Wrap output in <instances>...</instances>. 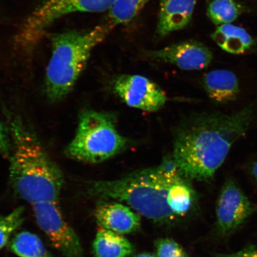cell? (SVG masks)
I'll list each match as a JSON object with an SVG mask.
<instances>
[{
  "label": "cell",
  "instance_id": "ffe728a7",
  "mask_svg": "<svg viewBox=\"0 0 257 257\" xmlns=\"http://www.w3.org/2000/svg\"><path fill=\"white\" fill-rule=\"evenodd\" d=\"M157 257H188L185 249L172 239L162 238L155 243Z\"/></svg>",
  "mask_w": 257,
  "mask_h": 257
},
{
  "label": "cell",
  "instance_id": "8fae6325",
  "mask_svg": "<svg viewBox=\"0 0 257 257\" xmlns=\"http://www.w3.org/2000/svg\"><path fill=\"white\" fill-rule=\"evenodd\" d=\"M94 215L100 227L121 234L136 232L141 226L140 215L119 202L101 201Z\"/></svg>",
  "mask_w": 257,
  "mask_h": 257
},
{
  "label": "cell",
  "instance_id": "ba28073f",
  "mask_svg": "<svg viewBox=\"0 0 257 257\" xmlns=\"http://www.w3.org/2000/svg\"><path fill=\"white\" fill-rule=\"evenodd\" d=\"M114 94L131 107L156 112L165 105L167 97L158 85L139 75L123 74L114 80Z\"/></svg>",
  "mask_w": 257,
  "mask_h": 257
},
{
  "label": "cell",
  "instance_id": "277c9868",
  "mask_svg": "<svg viewBox=\"0 0 257 257\" xmlns=\"http://www.w3.org/2000/svg\"><path fill=\"white\" fill-rule=\"evenodd\" d=\"M114 27L107 22L88 31H67L51 37L52 55L45 82L48 100L57 102L66 97L85 69L92 50Z\"/></svg>",
  "mask_w": 257,
  "mask_h": 257
},
{
  "label": "cell",
  "instance_id": "9a60e30c",
  "mask_svg": "<svg viewBox=\"0 0 257 257\" xmlns=\"http://www.w3.org/2000/svg\"><path fill=\"white\" fill-rule=\"evenodd\" d=\"M212 39L227 53H245L253 44L250 35L244 29L231 24L219 26L211 35Z\"/></svg>",
  "mask_w": 257,
  "mask_h": 257
},
{
  "label": "cell",
  "instance_id": "9c48e42d",
  "mask_svg": "<svg viewBox=\"0 0 257 257\" xmlns=\"http://www.w3.org/2000/svg\"><path fill=\"white\" fill-rule=\"evenodd\" d=\"M255 208L245 193L232 179L221 188L216 204L217 226L219 233L229 235L251 216Z\"/></svg>",
  "mask_w": 257,
  "mask_h": 257
},
{
  "label": "cell",
  "instance_id": "8992f818",
  "mask_svg": "<svg viewBox=\"0 0 257 257\" xmlns=\"http://www.w3.org/2000/svg\"><path fill=\"white\" fill-rule=\"evenodd\" d=\"M117 0H46L26 18L16 37L19 48L30 51L39 43L54 22L76 12L110 10Z\"/></svg>",
  "mask_w": 257,
  "mask_h": 257
},
{
  "label": "cell",
  "instance_id": "e0dca14e",
  "mask_svg": "<svg viewBox=\"0 0 257 257\" xmlns=\"http://www.w3.org/2000/svg\"><path fill=\"white\" fill-rule=\"evenodd\" d=\"M150 0H117L108 14V23L115 26L130 23Z\"/></svg>",
  "mask_w": 257,
  "mask_h": 257
},
{
  "label": "cell",
  "instance_id": "2e32d148",
  "mask_svg": "<svg viewBox=\"0 0 257 257\" xmlns=\"http://www.w3.org/2000/svg\"><path fill=\"white\" fill-rule=\"evenodd\" d=\"M8 248L19 257H56L37 234L22 231L12 236Z\"/></svg>",
  "mask_w": 257,
  "mask_h": 257
},
{
  "label": "cell",
  "instance_id": "603a6c76",
  "mask_svg": "<svg viewBox=\"0 0 257 257\" xmlns=\"http://www.w3.org/2000/svg\"><path fill=\"white\" fill-rule=\"evenodd\" d=\"M249 172L257 184V162L253 163L251 166H250Z\"/></svg>",
  "mask_w": 257,
  "mask_h": 257
},
{
  "label": "cell",
  "instance_id": "ac0fdd59",
  "mask_svg": "<svg viewBox=\"0 0 257 257\" xmlns=\"http://www.w3.org/2000/svg\"><path fill=\"white\" fill-rule=\"evenodd\" d=\"M243 8L234 0H213L207 8V15L216 25L230 24L238 18Z\"/></svg>",
  "mask_w": 257,
  "mask_h": 257
},
{
  "label": "cell",
  "instance_id": "30bf717a",
  "mask_svg": "<svg viewBox=\"0 0 257 257\" xmlns=\"http://www.w3.org/2000/svg\"><path fill=\"white\" fill-rule=\"evenodd\" d=\"M149 59L173 64L184 70L206 68L213 60V53L200 42L189 40L156 50L144 51Z\"/></svg>",
  "mask_w": 257,
  "mask_h": 257
},
{
  "label": "cell",
  "instance_id": "6da1fadb",
  "mask_svg": "<svg viewBox=\"0 0 257 257\" xmlns=\"http://www.w3.org/2000/svg\"><path fill=\"white\" fill-rule=\"evenodd\" d=\"M256 111L257 97L233 113L204 112L182 124L175 134L172 158L182 176L190 181L213 178Z\"/></svg>",
  "mask_w": 257,
  "mask_h": 257
},
{
  "label": "cell",
  "instance_id": "5bb4252c",
  "mask_svg": "<svg viewBox=\"0 0 257 257\" xmlns=\"http://www.w3.org/2000/svg\"><path fill=\"white\" fill-rule=\"evenodd\" d=\"M95 257H130L135 249L123 234L101 227L92 244Z\"/></svg>",
  "mask_w": 257,
  "mask_h": 257
},
{
  "label": "cell",
  "instance_id": "52a82bcc",
  "mask_svg": "<svg viewBox=\"0 0 257 257\" xmlns=\"http://www.w3.org/2000/svg\"><path fill=\"white\" fill-rule=\"evenodd\" d=\"M38 226L64 257H84L79 237L64 219L58 203L33 205Z\"/></svg>",
  "mask_w": 257,
  "mask_h": 257
},
{
  "label": "cell",
  "instance_id": "cb8c5ba5",
  "mask_svg": "<svg viewBox=\"0 0 257 257\" xmlns=\"http://www.w3.org/2000/svg\"><path fill=\"white\" fill-rule=\"evenodd\" d=\"M134 257H157L156 255L150 253H142Z\"/></svg>",
  "mask_w": 257,
  "mask_h": 257
},
{
  "label": "cell",
  "instance_id": "7c38bea8",
  "mask_svg": "<svg viewBox=\"0 0 257 257\" xmlns=\"http://www.w3.org/2000/svg\"><path fill=\"white\" fill-rule=\"evenodd\" d=\"M197 0H160L157 34L165 37L190 23Z\"/></svg>",
  "mask_w": 257,
  "mask_h": 257
},
{
  "label": "cell",
  "instance_id": "44dd1931",
  "mask_svg": "<svg viewBox=\"0 0 257 257\" xmlns=\"http://www.w3.org/2000/svg\"><path fill=\"white\" fill-rule=\"evenodd\" d=\"M13 149L12 140L8 126L0 120V154L9 159Z\"/></svg>",
  "mask_w": 257,
  "mask_h": 257
},
{
  "label": "cell",
  "instance_id": "7402d4cb",
  "mask_svg": "<svg viewBox=\"0 0 257 257\" xmlns=\"http://www.w3.org/2000/svg\"><path fill=\"white\" fill-rule=\"evenodd\" d=\"M215 257H257V249L249 247L232 253H218Z\"/></svg>",
  "mask_w": 257,
  "mask_h": 257
},
{
  "label": "cell",
  "instance_id": "3957f363",
  "mask_svg": "<svg viewBox=\"0 0 257 257\" xmlns=\"http://www.w3.org/2000/svg\"><path fill=\"white\" fill-rule=\"evenodd\" d=\"M12 140L10 184L16 196L35 205L59 201L64 179L40 141L21 118L7 114Z\"/></svg>",
  "mask_w": 257,
  "mask_h": 257
},
{
  "label": "cell",
  "instance_id": "4fadbf2b",
  "mask_svg": "<svg viewBox=\"0 0 257 257\" xmlns=\"http://www.w3.org/2000/svg\"><path fill=\"white\" fill-rule=\"evenodd\" d=\"M202 85L208 97L217 103H229L235 100L240 92L235 74L228 70H215L205 74Z\"/></svg>",
  "mask_w": 257,
  "mask_h": 257
},
{
  "label": "cell",
  "instance_id": "7a4b0ae2",
  "mask_svg": "<svg viewBox=\"0 0 257 257\" xmlns=\"http://www.w3.org/2000/svg\"><path fill=\"white\" fill-rule=\"evenodd\" d=\"M194 190L190 181L180 173L173 158L155 168L130 173L114 181L86 183L85 192L101 201L124 204L157 223L178 218V212Z\"/></svg>",
  "mask_w": 257,
  "mask_h": 257
},
{
  "label": "cell",
  "instance_id": "d6986e66",
  "mask_svg": "<svg viewBox=\"0 0 257 257\" xmlns=\"http://www.w3.org/2000/svg\"><path fill=\"white\" fill-rule=\"evenodd\" d=\"M25 207H18L6 216H0V250L8 245L15 231L25 221Z\"/></svg>",
  "mask_w": 257,
  "mask_h": 257
},
{
  "label": "cell",
  "instance_id": "5b68a950",
  "mask_svg": "<svg viewBox=\"0 0 257 257\" xmlns=\"http://www.w3.org/2000/svg\"><path fill=\"white\" fill-rule=\"evenodd\" d=\"M128 144V140L118 133L114 114L85 110L79 115L75 137L64 154L78 162L98 164L124 152Z\"/></svg>",
  "mask_w": 257,
  "mask_h": 257
}]
</instances>
